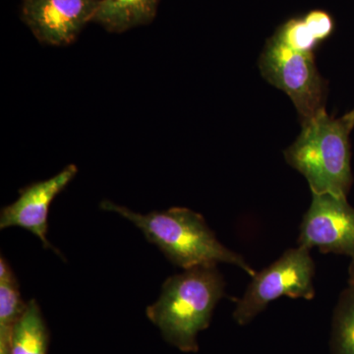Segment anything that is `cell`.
<instances>
[{"mask_svg":"<svg viewBox=\"0 0 354 354\" xmlns=\"http://www.w3.org/2000/svg\"><path fill=\"white\" fill-rule=\"evenodd\" d=\"M101 208L118 214L136 225L149 242L183 270L230 264L236 266L249 276L256 274L245 258L223 245L203 216L192 209L174 207L144 215L109 200H104Z\"/></svg>","mask_w":354,"mask_h":354,"instance_id":"1","label":"cell"},{"mask_svg":"<svg viewBox=\"0 0 354 354\" xmlns=\"http://www.w3.org/2000/svg\"><path fill=\"white\" fill-rule=\"evenodd\" d=\"M225 295V281L218 266L191 268L165 279L157 301L147 308V317L174 348L196 353L198 335L209 327Z\"/></svg>","mask_w":354,"mask_h":354,"instance_id":"2","label":"cell"},{"mask_svg":"<svg viewBox=\"0 0 354 354\" xmlns=\"http://www.w3.org/2000/svg\"><path fill=\"white\" fill-rule=\"evenodd\" d=\"M348 116L335 118L321 111L302 122L299 136L283 152L286 162L302 174L312 194L346 197L351 184Z\"/></svg>","mask_w":354,"mask_h":354,"instance_id":"3","label":"cell"},{"mask_svg":"<svg viewBox=\"0 0 354 354\" xmlns=\"http://www.w3.org/2000/svg\"><path fill=\"white\" fill-rule=\"evenodd\" d=\"M315 263L306 247L286 250L278 260L256 272L245 292L237 301L234 319L239 326L248 325L271 302L281 297L312 300Z\"/></svg>","mask_w":354,"mask_h":354,"instance_id":"4","label":"cell"},{"mask_svg":"<svg viewBox=\"0 0 354 354\" xmlns=\"http://www.w3.org/2000/svg\"><path fill=\"white\" fill-rule=\"evenodd\" d=\"M259 69L265 80L290 97L302 122L325 111L327 83L313 53L295 50L272 36L261 53Z\"/></svg>","mask_w":354,"mask_h":354,"instance_id":"5","label":"cell"},{"mask_svg":"<svg viewBox=\"0 0 354 354\" xmlns=\"http://www.w3.org/2000/svg\"><path fill=\"white\" fill-rule=\"evenodd\" d=\"M298 245L354 259V208L346 197L312 194L300 225Z\"/></svg>","mask_w":354,"mask_h":354,"instance_id":"6","label":"cell"},{"mask_svg":"<svg viewBox=\"0 0 354 354\" xmlns=\"http://www.w3.org/2000/svg\"><path fill=\"white\" fill-rule=\"evenodd\" d=\"M100 0H23L22 19L41 44L67 46L94 19Z\"/></svg>","mask_w":354,"mask_h":354,"instance_id":"7","label":"cell"},{"mask_svg":"<svg viewBox=\"0 0 354 354\" xmlns=\"http://www.w3.org/2000/svg\"><path fill=\"white\" fill-rule=\"evenodd\" d=\"M75 165L65 167L46 180L35 183L20 190L18 199L4 207L0 214V228L21 227L29 230L43 242L44 248L57 249L48 241V216L51 203L76 176Z\"/></svg>","mask_w":354,"mask_h":354,"instance_id":"8","label":"cell"},{"mask_svg":"<svg viewBox=\"0 0 354 354\" xmlns=\"http://www.w3.org/2000/svg\"><path fill=\"white\" fill-rule=\"evenodd\" d=\"M160 0H100L93 22L106 31L123 32L152 22Z\"/></svg>","mask_w":354,"mask_h":354,"instance_id":"9","label":"cell"},{"mask_svg":"<svg viewBox=\"0 0 354 354\" xmlns=\"http://www.w3.org/2000/svg\"><path fill=\"white\" fill-rule=\"evenodd\" d=\"M27 304L22 297L19 283L6 258H0V354H12L16 325L24 313Z\"/></svg>","mask_w":354,"mask_h":354,"instance_id":"10","label":"cell"},{"mask_svg":"<svg viewBox=\"0 0 354 354\" xmlns=\"http://www.w3.org/2000/svg\"><path fill=\"white\" fill-rule=\"evenodd\" d=\"M48 330L36 299L27 304L16 325L12 354H48Z\"/></svg>","mask_w":354,"mask_h":354,"instance_id":"11","label":"cell"},{"mask_svg":"<svg viewBox=\"0 0 354 354\" xmlns=\"http://www.w3.org/2000/svg\"><path fill=\"white\" fill-rule=\"evenodd\" d=\"M330 353L354 354V288L339 295L333 314Z\"/></svg>","mask_w":354,"mask_h":354,"instance_id":"12","label":"cell"},{"mask_svg":"<svg viewBox=\"0 0 354 354\" xmlns=\"http://www.w3.org/2000/svg\"><path fill=\"white\" fill-rule=\"evenodd\" d=\"M274 37L295 50L309 53H313L314 48L319 44L304 18L288 21L279 28Z\"/></svg>","mask_w":354,"mask_h":354,"instance_id":"13","label":"cell"},{"mask_svg":"<svg viewBox=\"0 0 354 354\" xmlns=\"http://www.w3.org/2000/svg\"><path fill=\"white\" fill-rule=\"evenodd\" d=\"M304 19L319 44L329 38L334 32V20L330 14L325 11H311L304 16Z\"/></svg>","mask_w":354,"mask_h":354,"instance_id":"14","label":"cell"},{"mask_svg":"<svg viewBox=\"0 0 354 354\" xmlns=\"http://www.w3.org/2000/svg\"><path fill=\"white\" fill-rule=\"evenodd\" d=\"M348 286L354 288V259L351 260L348 269Z\"/></svg>","mask_w":354,"mask_h":354,"instance_id":"15","label":"cell"},{"mask_svg":"<svg viewBox=\"0 0 354 354\" xmlns=\"http://www.w3.org/2000/svg\"><path fill=\"white\" fill-rule=\"evenodd\" d=\"M346 115L348 116L349 120L353 121V123L354 124V109H351V111H349V113H346Z\"/></svg>","mask_w":354,"mask_h":354,"instance_id":"16","label":"cell"}]
</instances>
